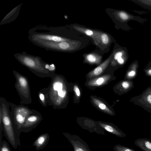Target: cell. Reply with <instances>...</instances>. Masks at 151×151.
I'll return each mask as SVG.
<instances>
[{
    "instance_id": "cell-12",
    "label": "cell",
    "mask_w": 151,
    "mask_h": 151,
    "mask_svg": "<svg viewBox=\"0 0 151 151\" xmlns=\"http://www.w3.org/2000/svg\"><path fill=\"white\" fill-rule=\"evenodd\" d=\"M134 144L144 151H151V141L149 139H137L134 141Z\"/></svg>"
},
{
    "instance_id": "cell-10",
    "label": "cell",
    "mask_w": 151,
    "mask_h": 151,
    "mask_svg": "<svg viewBox=\"0 0 151 151\" xmlns=\"http://www.w3.org/2000/svg\"><path fill=\"white\" fill-rule=\"evenodd\" d=\"M42 119L40 113L37 111L29 115L22 126L29 127L37 125Z\"/></svg>"
},
{
    "instance_id": "cell-27",
    "label": "cell",
    "mask_w": 151,
    "mask_h": 151,
    "mask_svg": "<svg viewBox=\"0 0 151 151\" xmlns=\"http://www.w3.org/2000/svg\"><path fill=\"white\" fill-rule=\"evenodd\" d=\"M1 151H9V150L6 147H3L1 149Z\"/></svg>"
},
{
    "instance_id": "cell-14",
    "label": "cell",
    "mask_w": 151,
    "mask_h": 151,
    "mask_svg": "<svg viewBox=\"0 0 151 151\" xmlns=\"http://www.w3.org/2000/svg\"><path fill=\"white\" fill-rule=\"evenodd\" d=\"M102 57L96 53H92L86 54L85 56L86 62L90 64H99L101 61Z\"/></svg>"
},
{
    "instance_id": "cell-5",
    "label": "cell",
    "mask_w": 151,
    "mask_h": 151,
    "mask_svg": "<svg viewBox=\"0 0 151 151\" xmlns=\"http://www.w3.org/2000/svg\"><path fill=\"white\" fill-rule=\"evenodd\" d=\"M64 134L73 146L74 151H91L87 144L79 136L68 133Z\"/></svg>"
},
{
    "instance_id": "cell-8",
    "label": "cell",
    "mask_w": 151,
    "mask_h": 151,
    "mask_svg": "<svg viewBox=\"0 0 151 151\" xmlns=\"http://www.w3.org/2000/svg\"><path fill=\"white\" fill-rule=\"evenodd\" d=\"M73 27L77 31L91 37L96 45H98L101 42L100 36L102 32L74 25Z\"/></svg>"
},
{
    "instance_id": "cell-26",
    "label": "cell",
    "mask_w": 151,
    "mask_h": 151,
    "mask_svg": "<svg viewBox=\"0 0 151 151\" xmlns=\"http://www.w3.org/2000/svg\"><path fill=\"white\" fill-rule=\"evenodd\" d=\"M147 99L148 101L150 104H151V95H149L147 97Z\"/></svg>"
},
{
    "instance_id": "cell-28",
    "label": "cell",
    "mask_w": 151,
    "mask_h": 151,
    "mask_svg": "<svg viewBox=\"0 0 151 151\" xmlns=\"http://www.w3.org/2000/svg\"><path fill=\"white\" fill-rule=\"evenodd\" d=\"M148 74L150 75L151 76V69L149 70L148 71Z\"/></svg>"
},
{
    "instance_id": "cell-18",
    "label": "cell",
    "mask_w": 151,
    "mask_h": 151,
    "mask_svg": "<svg viewBox=\"0 0 151 151\" xmlns=\"http://www.w3.org/2000/svg\"><path fill=\"white\" fill-rule=\"evenodd\" d=\"M100 39L101 42L104 45H108L110 42V36L106 33L102 32L101 35Z\"/></svg>"
},
{
    "instance_id": "cell-16",
    "label": "cell",
    "mask_w": 151,
    "mask_h": 151,
    "mask_svg": "<svg viewBox=\"0 0 151 151\" xmlns=\"http://www.w3.org/2000/svg\"><path fill=\"white\" fill-rule=\"evenodd\" d=\"M92 101L94 104L98 107L100 109L107 114L113 115L112 111L104 102L99 99L93 97Z\"/></svg>"
},
{
    "instance_id": "cell-17",
    "label": "cell",
    "mask_w": 151,
    "mask_h": 151,
    "mask_svg": "<svg viewBox=\"0 0 151 151\" xmlns=\"http://www.w3.org/2000/svg\"><path fill=\"white\" fill-rule=\"evenodd\" d=\"M113 149L114 151H135L133 149L119 144L115 145Z\"/></svg>"
},
{
    "instance_id": "cell-4",
    "label": "cell",
    "mask_w": 151,
    "mask_h": 151,
    "mask_svg": "<svg viewBox=\"0 0 151 151\" xmlns=\"http://www.w3.org/2000/svg\"><path fill=\"white\" fill-rule=\"evenodd\" d=\"M9 104L12 120L18 126H22L27 117L37 111L23 104L17 105L11 102Z\"/></svg>"
},
{
    "instance_id": "cell-3",
    "label": "cell",
    "mask_w": 151,
    "mask_h": 151,
    "mask_svg": "<svg viewBox=\"0 0 151 151\" xmlns=\"http://www.w3.org/2000/svg\"><path fill=\"white\" fill-rule=\"evenodd\" d=\"M16 79L14 87L19 96L22 104H30L32 103L31 91L28 78L26 76L13 70Z\"/></svg>"
},
{
    "instance_id": "cell-13",
    "label": "cell",
    "mask_w": 151,
    "mask_h": 151,
    "mask_svg": "<svg viewBox=\"0 0 151 151\" xmlns=\"http://www.w3.org/2000/svg\"><path fill=\"white\" fill-rule=\"evenodd\" d=\"M48 88H44L38 92V97L40 104L44 107H46L48 105Z\"/></svg>"
},
{
    "instance_id": "cell-2",
    "label": "cell",
    "mask_w": 151,
    "mask_h": 151,
    "mask_svg": "<svg viewBox=\"0 0 151 151\" xmlns=\"http://www.w3.org/2000/svg\"><path fill=\"white\" fill-rule=\"evenodd\" d=\"M18 60L36 76L40 78H51L55 74L45 68L46 63L40 58L28 56H19Z\"/></svg>"
},
{
    "instance_id": "cell-9",
    "label": "cell",
    "mask_w": 151,
    "mask_h": 151,
    "mask_svg": "<svg viewBox=\"0 0 151 151\" xmlns=\"http://www.w3.org/2000/svg\"><path fill=\"white\" fill-rule=\"evenodd\" d=\"M113 55H111L99 65L90 72L88 74L90 78H95L101 75L108 66L112 59Z\"/></svg>"
},
{
    "instance_id": "cell-20",
    "label": "cell",
    "mask_w": 151,
    "mask_h": 151,
    "mask_svg": "<svg viewBox=\"0 0 151 151\" xmlns=\"http://www.w3.org/2000/svg\"><path fill=\"white\" fill-rule=\"evenodd\" d=\"M45 138L43 136L40 137L37 140V143L40 145H42L45 142Z\"/></svg>"
},
{
    "instance_id": "cell-6",
    "label": "cell",
    "mask_w": 151,
    "mask_h": 151,
    "mask_svg": "<svg viewBox=\"0 0 151 151\" xmlns=\"http://www.w3.org/2000/svg\"><path fill=\"white\" fill-rule=\"evenodd\" d=\"M50 46L55 47V48L60 50L71 51L78 49L81 45L80 41L72 40L49 44Z\"/></svg>"
},
{
    "instance_id": "cell-7",
    "label": "cell",
    "mask_w": 151,
    "mask_h": 151,
    "mask_svg": "<svg viewBox=\"0 0 151 151\" xmlns=\"http://www.w3.org/2000/svg\"><path fill=\"white\" fill-rule=\"evenodd\" d=\"M98 123L104 130L110 134L120 137H124L126 136L124 132L112 123L101 121H99Z\"/></svg>"
},
{
    "instance_id": "cell-25",
    "label": "cell",
    "mask_w": 151,
    "mask_h": 151,
    "mask_svg": "<svg viewBox=\"0 0 151 151\" xmlns=\"http://www.w3.org/2000/svg\"><path fill=\"white\" fill-rule=\"evenodd\" d=\"M117 61L118 63L121 64H123L124 63V60L122 57H120L118 58L117 60Z\"/></svg>"
},
{
    "instance_id": "cell-23",
    "label": "cell",
    "mask_w": 151,
    "mask_h": 151,
    "mask_svg": "<svg viewBox=\"0 0 151 151\" xmlns=\"http://www.w3.org/2000/svg\"><path fill=\"white\" fill-rule=\"evenodd\" d=\"M122 87L125 89L128 88L129 86V83L126 81L123 82L122 83Z\"/></svg>"
},
{
    "instance_id": "cell-21",
    "label": "cell",
    "mask_w": 151,
    "mask_h": 151,
    "mask_svg": "<svg viewBox=\"0 0 151 151\" xmlns=\"http://www.w3.org/2000/svg\"><path fill=\"white\" fill-rule=\"evenodd\" d=\"M122 55V53L121 52H117L114 55V59L115 60H117L119 58L121 57Z\"/></svg>"
},
{
    "instance_id": "cell-11",
    "label": "cell",
    "mask_w": 151,
    "mask_h": 151,
    "mask_svg": "<svg viewBox=\"0 0 151 151\" xmlns=\"http://www.w3.org/2000/svg\"><path fill=\"white\" fill-rule=\"evenodd\" d=\"M111 78L110 75H106L94 78L90 80L87 83L90 86H99L106 83Z\"/></svg>"
},
{
    "instance_id": "cell-15",
    "label": "cell",
    "mask_w": 151,
    "mask_h": 151,
    "mask_svg": "<svg viewBox=\"0 0 151 151\" xmlns=\"http://www.w3.org/2000/svg\"><path fill=\"white\" fill-rule=\"evenodd\" d=\"M39 37L41 39L48 41H52L56 42L69 41L70 39L62 37L56 35H40Z\"/></svg>"
},
{
    "instance_id": "cell-24",
    "label": "cell",
    "mask_w": 151,
    "mask_h": 151,
    "mask_svg": "<svg viewBox=\"0 0 151 151\" xmlns=\"http://www.w3.org/2000/svg\"><path fill=\"white\" fill-rule=\"evenodd\" d=\"M135 71L133 70H132L128 73L127 75L128 76L131 77L134 76L135 75Z\"/></svg>"
},
{
    "instance_id": "cell-1",
    "label": "cell",
    "mask_w": 151,
    "mask_h": 151,
    "mask_svg": "<svg viewBox=\"0 0 151 151\" xmlns=\"http://www.w3.org/2000/svg\"><path fill=\"white\" fill-rule=\"evenodd\" d=\"M51 82L48 87V105L54 109L64 107L67 99V86L64 77L55 73L51 78Z\"/></svg>"
},
{
    "instance_id": "cell-19",
    "label": "cell",
    "mask_w": 151,
    "mask_h": 151,
    "mask_svg": "<svg viewBox=\"0 0 151 151\" xmlns=\"http://www.w3.org/2000/svg\"><path fill=\"white\" fill-rule=\"evenodd\" d=\"M119 17L123 20H126L129 18L128 14L125 12H119L117 13Z\"/></svg>"
},
{
    "instance_id": "cell-22",
    "label": "cell",
    "mask_w": 151,
    "mask_h": 151,
    "mask_svg": "<svg viewBox=\"0 0 151 151\" xmlns=\"http://www.w3.org/2000/svg\"><path fill=\"white\" fill-rule=\"evenodd\" d=\"M74 90L76 95L78 96H79L80 95V90L77 86H75L74 88Z\"/></svg>"
}]
</instances>
